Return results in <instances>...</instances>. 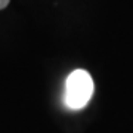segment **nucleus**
I'll return each instance as SVG.
<instances>
[{
	"label": "nucleus",
	"mask_w": 133,
	"mask_h": 133,
	"mask_svg": "<svg viewBox=\"0 0 133 133\" xmlns=\"http://www.w3.org/2000/svg\"><path fill=\"white\" fill-rule=\"evenodd\" d=\"M95 92V84L86 70H74L66 77L64 101L71 109H81L89 104Z\"/></svg>",
	"instance_id": "obj_1"
},
{
	"label": "nucleus",
	"mask_w": 133,
	"mask_h": 133,
	"mask_svg": "<svg viewBox=\"0 0 133 133\" xmlns=\"http://www.w3.org/2000/svg\"><path fill=\"white\" fill-rule=\"evenodd\" d=\"M9 2H10V0H0V10L5 9L6 6L9 5Z\"/></svg>",
	"instance_id": "obj_2"
}]
</instances>
